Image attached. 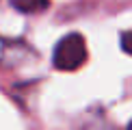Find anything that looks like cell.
Masks as SVG:
<instances>
[{
  "instance_id": "1",
  "label": "cell",
  "mask_w": 132,
  "mask_h": 130,
  "mask_svg": "<svg viewBox=\"0 0 132 130\" xmlns=\"http://www.w3.org/2000/svg\"><path fill=\"white\" fill-rule=\"evenodd\" d=\"M89 59V50H87V41L80 32H69L59 39L52 52V63L61 72H76Z\"/></svg>"
},
{
  "instance_id": "2",
  "label": "cell",
  "mask_w": 132,
  "mask_h": 130,
  "mask_svg": "<svg viewBox=\"0 0 132 130\" xmlns=\"http://www.w3.org/2000/svg\"><path fill=\"white\" fill-rule=\"evenodd\" d=\"M32 54V50L26 46L24 41L18 39H4L0 37V65H7V67H13V65L24 63Z\"/></svg>"
},
{
  "instance_id": "3",
  "label": "cell",
  "mask_w": 132,
  "mask_h": 130,
  "mask_svg": "<svg viewBox=\"0 0 132 130\" xmlns=\"http://www.w3.org/2000/svg\"><path fill=\"white\" fill-rule=\"evenodd\" d=\"M9 4L22 13H39L48 7V0H9Z\"/></svg>"
},
{
  "instance_id": "4",
  "label": "cell",
  "mask_w": 132,
  "mask_h": 130,
  "mask_svg": "<svg viewBox=\"0 0 132 130\" xmlns=\"http://www.w3.org/2000/svg\"><path fill=\"white\" fill-rule=\"evenodd\" d=\"M119 43H121V50H123L126 54H130V56H132V30L121 32V37H119Z\"/></svg>"
},
{
  "instance_id": "5",
  "label": "cell",
  "mask_w": 132,
  "mask_h": 130,
  "mask_svg": "<svg viewBox=\"0 0 132 130\" xmlns=\"http://www.w3.org/2000/svg\"><path fill=\"white\" fill-rule=\"evenodd\" d=\"M128 130H132V124H130V128H128Z\"/></svg>"
}]
</instances>
